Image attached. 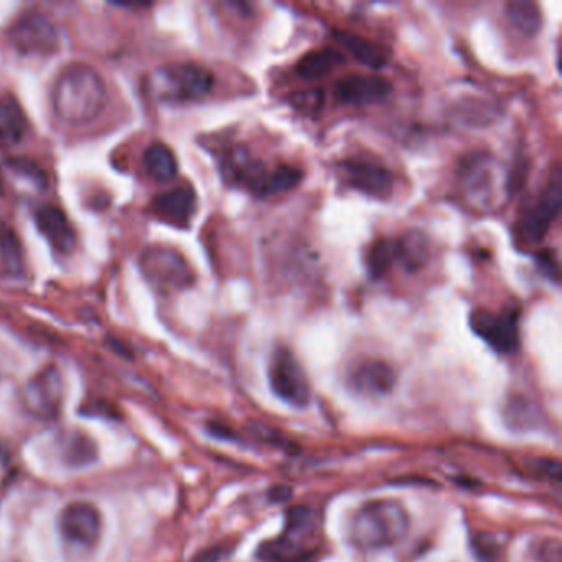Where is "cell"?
<instances>
[{
  "label": "cell",
  "instance_id": "9",
  "mask_svg": "<svg viewBox=\"0 0 562 562\" xmlns=\"http://www.w3.org/2000/svg\"><path fill=\"white\" fill-rule=\"evenodd\" d=\"M470 328L493 352L500 355H513L520 348L518 309H506L498 314L487 309L474 310L470 315Z\"/></svg>",
  "mask_w": 562,
  "mask_h": 562
},
{
  "label": "cell",
  "instance_id": "28",
  "mask_svg": "<svg viewBox=\"0 0 562 562\" xmlns=\"http://www.w3.org/2000/svg\"><path fill=\"white\" fill-rule=\"evenodd\" d=\"M472 549L482 562L497 561L500 554V544L497 538L490 533H477L472 536Z\"/></svg>",
  "mask_w": 562,
  "mask_h": 562
},
{
  "label": "cell",
  "instance_id": "27",
  "mask_svg": "<svg viewBox=\"0 0 562 562\" xmlns=\"http://www.w3.org/2000/svg\"><path fill=\"white\" fill-rule=\"evenodd\" d=\"M396 263V241L391 238L376 239L366 256V267L373 279H381Z\"/></svg>",
  "mask_w": 562,
  "mask_h": 562
},
{
  "label": "cell",
  "instance_id": "12",
  "mask_svg": "<svg viewBox=\"0 0 562 562\" xmlns=\"http://www.w3.org/2000/svg\"><path fill=\"white\" fill-rule=\"evenodd\" d=\"M562 202V174L559 165L551 172L538 202L521 216V236L528 243H541L549 228L558 220Z\"/></svg>",
  "mask_w": 562,
  "mask_h": 562
},
{
  "label": "cell",
  "instance_id": "32",
  "mask_svg": "<svg viewBox=\"0 0 562 562\" xmlns=\"http://www.w3.org/2000/svg\"><path fill=\"white\" fill-rule=\"evenodd\" d=\"M287 493H291V490H289V488H274V490H272L271 492V498L272 500H274V502H282V500H287V498H289V495H287Z\"/></svg>",
  "mask_w": 562,
  "mask_h": 562
},
{
  "label": "cell",
  "instance_id": "8",
  "mask_svg": "<svg viewBox=\"0 0 562 562\" xmlns=\"http://www.w3.org/2000/svg\"><path fill=\"white\" fill-rule=\"evenodd\" d=\"M9 42L25 57H50L60 47L58 30L47 15L25 12L10 25Z\"/></svg>",
  "mask_w": 562,
  "mask_h": 562
},
{
  "label": "cell",
  "instance_id": "3",
  "mask_svg": "<svg viewBox=\"0 0 562 562\" xmlns=\"http://www.w3.org/2000/svg\"><path fill=\"white\" fill-rule=\"evenodd\" d=\"M322 551V520L309 506H294L276 538L259 544V562H317Z\"/></svg>",
  "mask_w": 562,
  "mask_h": 562
},
{
  "label": "cell",
  "instance_id": "24",
  "mask_svg": "<svg viewBox=\"0 0 562 562\" xmlns=\"http://www.w3.org/2000/svg\"><path fill=\"white\" fill-rule=\"evenodd\" d=\"M147 174L157 180V182H170L178 174L177 159L175 154L165 144L155 142L147 147L142 157Z\"/></svg>",
  "mask_w": 562,
  "mask_h": 562
},
{
  "label": "cell",
  "instance_id": "16",
  "mask_svg": "<svg viewBox=\"0 0 562 562\" xmlns=\"http://www.w3.org/2000/svg\"><path fill=\"white\" fill-rule=\"evenodd\" d=\"M391 89V83L381 76L352 75L335 85V98L350 106H370L388 98Z\"/></svg>",
  "mask_w": 562,
  "mask_h": 562
},
{
  "label": "cell",
  "instance_id": "10",
  "mask_svg": "<svg viewBox=\"0 0 562 562\" xmlns=\"http://www.w3.org/2000/svg\"><path fill=\"white\" fill-rule=\"evenodd\" d=\"M269 383L277 398L294 408H307L312 399L309 378L296 356L287 348H277L269 365Z\"/></svg>",
  "mask_w": 562,
  "mask_h": 562
},
{
  "label": "cell",
  "instance_id": "17",
  "mask_svg": "<svg viewBox=\"0 0 562 562\" xmlns=\"http://www.w3.org/2000/svg\"><path fill=\"white\" fill-rule=\"evenodd\" d=\"M152 211L172 225H190V221L197 213V193L192 187H178L160 193L152 203Z\"/></svg>",
  "mask_w": 562,
  "mask_h": 562
},
{
  "label": "cell",
  "instance_id": "30",
  "mask_svg": "<svg viewBox=\"0 0 562 562\" xmlns=\"http://www.w3.org/2000/svg\"><path fill=\"white\" fill-rule=\"evenodd\" d=\"M294 104H296L297 108L302 109V111L314 113L315 109L320 108L322 99H320L319 91H305V93L296 94Z\"/></svg>",
  "mask_w": 562,
  "mask_h": 562
},
{
  "label": "cell",
  "instance_id": "15",
  "mask_svg": "<svg viewBox=\"0 0 562 562\" xmlns=\"http://www.w3.org/2000/svg\"><path fill=\"white\" fill-rule=\"evenodd\" d=\"M396 381V371L386 361L381 360L361 361L348 375L350 388L368 398H381L391 393Z\"/></svg>",
  "mask_w": 562,
  "mask_h": 562
},
{
  "label": "cell",
  "instance_id": "18",
  "mask_svg": "<svg viewBox=\"0 0 562 562\" xmlns=\"http://www.w3.org/2000/svg\"><path fill=\"white\" fill-rule=\"evenodd\" d=\"M38 230L58 253H70L75 248L76 233L68 216L55 205H42L35 211Z\"/></svg>",
  "mask_w": 562,
  "mask_h": 562
},
{
  "label": "cell",
  "instance_id": "19",
  "mask_svg": "<svg viewBox=\"0 0 562 562\" xmlns=\"http://www.w3.org/2000/svg\"><path fill=\"white\" fill-rule=\"evenodd\" d=\"M333 37L337 40L338 45L345 48L355 60L360 61L361 65L380 70V68H385L389 61L388 52L381 47L380 43L371 42L368 38L360 37L347 30H335Z\"/></svg>",
  "mask_w": 562,
  "mask_h": 562
},
{
  "label": "cell",
  "instance_id": "22",
  "mask_svg": "<svg viewBox=\"0 0 562 562\" xmlns=\"http://www.w3.org/2000/svg\"><path fill=\"white\" fill-rule=\"evenodd\" d=\"M345 58L335 48H320L309 52L297 61L296 73L302 80H320L342 65Z\"/></svg>",
  "mask_w": 562,
  "mask_h": 562
},
{
  "label": "cell",
  "instance_id": "11",
  "mask_svg": "<svg viewBox=\"0 0 562 562\" xmlns=\"http://www.w3.org/2000/svg\"><path fill=\"white\" fill-rule=\"evenodd\" d=\"M65 398V385L55 366L38 371L25 386L22 403L30 416L40 421H53L60 414Z\"/></svg>",
  "mask_w": 562,
  "mask_h": 562
},
{
  "label": "cell",
  "instance_id": "6",
  "mask_svg": "<svg viewBox=\"0 0 562 562\" xmlns=\"http://www.w3.org/2000/svg\"><path fill=\"white\" fill-rule=\"evenodd\" d=\"M149 93L165 103H192L205 98L215 86V76L195 63L162 66L150 73Z\"/></svg>",
  "mask_w": 562,
  "mask_h": 562
},
{
  "label": "cell",
  "instance_id": "4",
  "mask_svg": "<svg viewBox=\"0 0 562 562\" xmlns=\"http://www.w3.org/2000/svg\"><path fill=\"white\" fill-rule=\"evenodd\" d=\"M409 530L408 511L394 500H373L353 515L350 539L361 551H380L398 544Z\"/></svg>",
  "mask_w": 562,
  "mask_h": 562
},
{
  "label": "cell",
  "instance_id": "5",
  "mask_svg": "<svg viewBox=\"0 0 562 562\" xmlns=\"http://www.w3.org/2000/svg\"><path fill=\"white\" fill-rule=\"evenodd\" d=\"M457 178L465 197L482 210L498 207L510 188L502 164L485 152H475L460 160Z\"/></svg>",
  "mask_w": 562,
  "mask_h": 562
},
{
  "label": "cell",
  "instance_id": "23",
  "mask_svg": "<svg viewBox=\"0 0 562 562\" xmlns=\"http://www.w3.org/2000/svg\"><path fill=\"white\" fill-rule=\"evenodd\" d=\"M24 271V248L19 236L7 223H0V276L17 279Z\"/></svg>",
  "mask_w": 562,
  "mask_h": 562
},
{
  "label": "cell",
  "instance_id": "29",
  "mask_svg": "<svg viewBox=\"0 0 562 562\" xmlns=\"http://www.w3.org/2000/svg\"><path fill=\"white\" fill-rule=\"evenodd\" d=\"M534 562H562V544L559 538H546L533 548Z\"/></svg>",
  "mask_w": 562,
  "mask_h": 562
},
{
  "label": "cell",
  "instance_id": "2",
  "mask_svg": "<svg viewBox=\"0 0 562 562\" xmlns=\"http://www.w3.org/2000/svg\"><path fill=\"white\" fill-rule=\"evenodd\" d=\"M220 170L225 182L246 188L259 198L291 192L304 177V172L294 165H276L269 169L263 160L254 157L244 146L226 149L220 157Z\"/></svg>",
  "mask_w": 562,
  "mask_h": 562
},
{
  "label": "cell",
  "instance_id": "25",
  "mask_svg": "<svg viewBox=\"0 0 562 562\" xmlns=\"http://www.w3.org/2000/svg\"><path fill=\"white\" fill-rule=\"evenodd\" d=\"M505 15L508 22L526 37L536 35L543 25L541 10L533 2H523V0L508 2L505 5Z\"/></svg>",
  "mask_w": 562,
  "mask_h": 562
},
{
  "label": "cell",
  "instance_id": "14",
  "mask_svg": "<svg viewBox=\"0 0 562 562\" xmlns=\"http://www.w3.org/2000/svg\"><path fill=\"white\" fill-rule=\"evenodd\" d=\"M343 182L366 197L386 200L394 192L393 174L386 167L368 159H347L338 165Z\"/></svg>",
  "mask_w": 562,
  "mask_h": 562
},
{
  "label": "cell",
  "instance_id": "7",
  "mask_svg": "<svg viewBox=\"0 0 562 562\" xmlns=\"http://www.w3.org/2000/svg\"><path fill=\"white\" fill-rule=\"evenodd\" d=\"M141 269L150 286L162 294L185 291L195 282V274L187 259L165 246L147 248L141 256Z\"/></svg>",
  "mask_w": 562,
  "mask_h": 562
},
{
  "label": "cell",
  "instance_id": "20",
  "mask_svg": "<svg viewBox=\"0 0 562 562\" xmlns=\"http://www.w3.org/2000/svg\"><path fill=\"white\" fill-rule=\"evenodd\" d=\"M29 132V119L12 96H0V144L17 146Z\"/></svg>",
  "mask_w": 562,
  "mask_h": 562
},
{
  "label": "cell",
  "instance_id": "13",
  "mask_svg": "<svg viewBox=\"0 0 562 562\" xmlns=\"http://www.w3.org/2000/svg\"><path fill=\"white\" fill-rule=\"evenodd\" d=\"M61 538L71 548L93 549L103 531V518L96 506L86 502L70 503L61 511L58 521Z\"/></svg>",
  "mask_w": 562,
  "mask_h": 562
},
{
  "label": "cell",
  "instance_id": "31",
  "mask_svg": "<svg viewBox=\"0 0 562 562\" xmlns=\"http://www.w3.org/2000/svg\"><path fill=\"white\" fill-rule=\"evenodd\" d=\"M538 263L539 266H541V269H543V271L546 272V276L551 277V279H554V281H558V276H559L558 261H556V258H554L553 253H551V251H549V253L539 254Z\"/></svg>",
  "mask_w": 562,
  "mask_h": 562
},
{
  "label": "cell",
  "instance_id": "26",
  "mask_svg": "<svg viewBox=\"0 0 562 562\" xmlns=\"http://www.w3.org/2000/svg\"><path fill=\"white\" fill-rule=\"evenodd\" d=\"M61 455L71 467H85L96 460V444L83 432H66L60 441Z\"/></svg>",
  "mask_w": 562,
  "mask_h": 562
},
{
  "label": "cell",
  "instance_id": "1",
  "mask_svg": "<svg viewBox=\"0 0 562 562\" xmlns=\"http://www.w3.org/2000/svg\"><path fill=\"white\" fill-rule=\"evenodd\" d=\"M53 113L70 126H85L103 113L106 85L93 66L71 63L61 70L52 89Z\"/></svg>",
  "mask_w": 562,
  "mask_h": 562
},
{
  "label": "cell",
  "instance_id": "21",
  "mask_svg": "<svg viewBox=\"0 0 562 562\" xmlns=\"http://www.w3.org/2000/svg\"><path fill=\"white\" fill-rule=\"evenodd\" d=\"M396 241V261L408 272H416L426 266L431 258L429 239L421 231H408Z\"/></svg>",
  "mask_w": 562,
  "mask_h": 562
}]
</instances>
